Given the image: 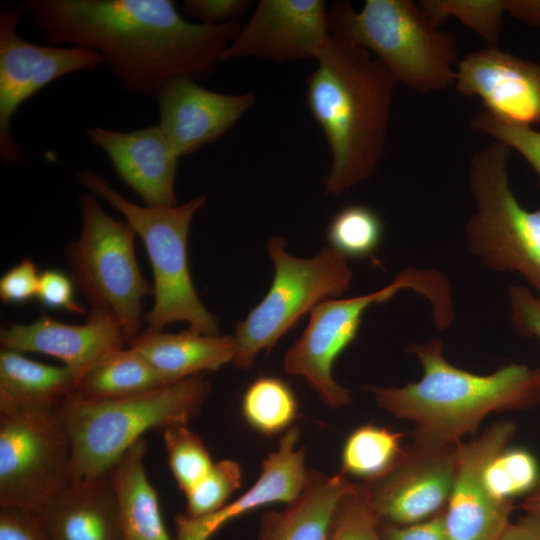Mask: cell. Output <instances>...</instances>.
Wrapping results in <instances>:
<instances>
[{
  "label": "cell",
  "mask_w": 540,
  "mask_h": 540,
  "mask_svg": "<svg viewBox=\"0 0 540 540\" xmlns=\"http://www.w3.org/2000/svg\"><path fill=\"white\" fill-rule=\"evenodd\" d=\"M31 26L48 45L96 52L123 90L155 99L172 78L209 76L242 28L183 18L170 0H26Z\"/></svg>",
  "instance_id": "6da1fadb"
},
{
  "label": "cell",
  "mask_w": 540,
  "mask_h": 540,
  "mask_svg": "<svg viewBox=\"0 0 540 540\" xmlns=\"http://www.w3.org/2000/svg\"><path fill=\"white\" fill-rule=\"evenodd\" d=\"M316 61L307 104L331 153L325 193L339 195L368 179L382 159L398 82L367 49L332 36Z\"/></svg>",
  "instance_id": "7a4b0ae2"
},
{
  "label": "cell",
  "mask_w": 540,
  "mask_h": 540,
  "mask_svg": "<svg viewBox=\"0 0 540 540\" xmlns=\"http://www.w3.org/2000/svg\"><path fill=\"white\" fill-rule=\"evenodd\" d=\"M418 359L423 375L400 387L367 385L377 405L412 421L413 439L455 445L474 436L491 413L519 411L540 402V367L511 363L480 375L451 364L443 342L433 338L406 347Z\"/></svg>",
  "instance_id": "3957f363"
},
{
  "label": "cell",
  "mask_w": 540,
  "mask_h": 540,
  "mask_svg": "<svg viewBox=\"0 0 540 540\" xmlns=\"http://www.w3.org/2000/svg\"><path fill=\"white\" fill-rule=\"evenodd\" d=\"M327 15L333 38L367 49L398 83L421 94L454 85L459 61L455 36L441 30L419 3L366 0L356 10L348 1H335Z\"/></svg>",
  "instance_id": "277c9868"
},
{
  "label": "cell",
  "mask_w": 540,
  "mask_h": 540,
  "mask_svg": "<svg viewBox=\"0 0 540 540\" xmlns=\"http://www.w3.org/2000/svg\"><path fill=\"white\" fill-rule=\"evenodd\" d=\"M203 374L115 400L70 396L59 410L71 442V482L104 476L149 429L184 424L200 411L210 392Z\"/></svg>",
  "instance_id": "5b68a950"
},
{
  "label": "cell",
  "mask_w": 540,
  "mask_h": 540,
  "mask_svg": "<svg viewBox=\"0 0 540 540\" xmlns=\"http://www.w3.org/2000/svg\"><path fill=\"white\" fill-rule=\"evenodd\" d=\"M76 178L91 194L117 209L144 243L154 278V304L143 317L147 331L159 332L170 323L185 321L191 329L217 335V319L204 307L194 289L187 257L190 224L205 204L206 196L181 205L139 206L94 171H78Z\"/></svg>",
  "instance_id": "8992f818"
},
{
  "label": "cell",
  "mask_w": 540,
  "mask_h": 540,
  "mask_svg": "<svg viewBox=\"0 0 540 540\" xmlns=\"http://www.w3.org/2000/svg\"><path fill=\"white\" fill-rule=\"evenodd\" d=\"M405 289L415 290L430 302L439 329L452 323L454 311L447 278L435 269L407 268L375 292L346 299H327L318 304L311 311L303 334L286 352L284 370L305 378L330 407L349 405L352 394L334 379L333 365L357 336L366 310Z\"/></svg>",
  "instance_id": "52a82bcc"
},
{
  "label": "cell",
  "mask_w": 540,
  "mask_h": 540,
  "mask_svg": "<svg viewBox=\"0 0 540 540\" xmlns=\"http://www.w3.org/2000/svg\"><path fill=\"white\" fill-rule=\"evenodd\" d=\"M511 149L498 141L470 161L474 211L464 227L467 248L483 265L520 274L540 297V207L525 209L508 179Z\"/></svg>",
  "instance_id": "ba28073f"
},
{
  "label": "cell",
  "mask_w": 540,
  "mask_h": 540,
  "mask_svg": "<svg viewBox=\"0 0 540 540\" xmlns=\"http://www.w3.org/2000/svg\"><path fill=\"white\" fill-rule=\"evenodd\" d=\"M285 238L275 236L267 243L274 264L271 286L258 305L236 325L235 366L249 369L257 354L270 350L318 304L346 291L353 273L347 258L331 247L305 259L290 255Z\"/></svg>",
  "instance_id": "9c48e42d"
},
{
  "label": "cell",
  "mask_w": 540,
  "mask_h": 540,
  "mask_svg": "<svg viewBox=\"0 0 540 540\" xmlns=\"http://www.w3.org/2000/svg\"><path fill=\"white\" fill-rule=\"evenodd\" d=\"M82 227L67 251L73 282L91 308L111 311L128 343L141 331L142 300L154 288L142 275L133 228L106 214L93 194L80 196Z\"/></svg>",
  "instance_id": "30bf717a"
},
{
  "label": "cell",
  "mask_w": 540,
  "mask_h": 540,
  "mask_svg": "<svg viewBox=\"0 0 540 540\" xmlns=\"http://www.w3.org/2000/svg\"><path fill=\"white\" fill-rule=\"evenodd\" d=\"M71 462L59 411L0 415V507L40 512L71 483Z\"/></svg>",
  "instance_id": "8fae6325"
},
{
  "label": "cell",
  "mask_w": 540,
  "mask_h": 540,
  "mask_svg": "<svg viewBox=\"0 0 540 540\" xmlns=\"http://www.w3.org/2000/svg\"><path fill=\"white\" fill-rule=\"evenodd\" d=\"M24 15L22 2L1 5L0 159L5 166L25 159L11 131L12 119L20 106L55 80L102 65L101 57L88 48L39 45L25 40L17 30Z\"/></svg>",
  "instance_id": "7c38bea8"
},
{
  "label": "cell",
  "mask_w": 540,
  "mask_h": 540,
  "mask_svg": "<svg viewBox=\"0 0 540 540\" xmlns=\"http://www.w3.org/2000/svg\"><path fill=\"white\" fill-rule=\"evenodd\" d=\"M457 445L413 439L388 472L365 481L379 522L409 525L443 511L453 487Z\"/></svg>",
  "instance_id": "4fadbf2b"
},
{
  "label": "cell",
  "mask_w": 540,
  "mask_h": 540,
  "mask_svg": "<svg viewBox=\"0 0 540 540\" xmlns=\"http://www.w3.org/2000/svg\"><path fill=\"white\" fill-rule=\"evenodd\" d=\"M515 432L514 422L501 420L478 437L457 445L456 472L444 510L449 540H498L511 522L513 502L490 492L484 472L489 462L508 447Z\"/></svg>",
  "instance_id": "5bb4252c"
},
{
  "label": "cell",
  "mask_w": 540,
  "mask_h": 540,
  "mask_svg": "<svg viewBox=\"0 0 540 540\" xmlns=\"http://www.w3.org/2000/svg\"><path fill=\"white\" fill-rule=\"evenodd\" d=\"M331 41L322 0H261L221 62L255 57L276 62L318 59Z\"/></svg>",
  "instance_id": "9a60e30c"
},
{
  "label": "cell",
  "mask_w": 540,
  "mask_h": 540,
  "mask_svg": "<svg viewBox=\"0 0 540 540\" xmlns=\"http://www.w3.org/2000/svg\"><path fill=\"white\" fill-rule=\"evenodd\" d=\"M463 96H478L484 110L520 126L540 124V65L488 46L468 53L456 66L453 85Z\"/></svg>",
  "instance_id": "2e32d148"
},
{
  "label": "cell",
  "mask_w": 540,
  "mask_h": 540,
  "mask_svg": "<svg viewBox=\"0 0 540 540\" xmlns=\"http://www.w3.org/2000/svg\"><path fill=\"white\" fill-rule=\"evenodd\" d=\"M155 100L158 125L180 158L223 136L256 98L251 92L235 95L208 90L184 75L170 79Z\"/></svg>",
  "instance_id": "e0dca14e"
},
{
  "label": "cell",
  "mask_w": 540,
  "mask_h": 540,
  "mask_svg": "<svg viewBox=\"0 0 540 540\" xmlns=\"http://www.w3.org/2000/svg\"><path fill=\"white\" fill-rule=\"evenodd\" d=\"M2 349L36 352L64 362L77 381L110 352L128 344L115 315L106 309L91 308L81 325L59 322L42 315L30 324H10L0 331Z\"/></svg>",
  "instance_id": "ac0fdd59"
},
{
  "label": "cell",
  "mask_w": 540,
  "mask_h": 540,
  "mask_svg": "<svg viewBox=\"0 0 540 540\" xmlns=\"http://www.w3.org/2000/svg\"><path fill=\"white\" fill-rule=\"evenodd\" d=\"M86 135L146 206L177 205L174 181L179 157L158 124L126 132L92 127Z\"/></svg>",
  "instance_id": "d6986e66"
},
{
  "label": "cell",
  "mask_w": 540,
  "mask_h": 540,
  "mask_svg": "<svg viewBox=\"0 0 540 540\" xmlns=\"http://www.w3.org/2000/svg\"><path fill=\"white\" fill-rule=\"evenodd\" d=\"M299 434L297 426L284 433L278 449L262 462L256 482L233 502L198 518L178 514L175 517L176 540H208L224 524L256 508L295 500L304 490L309 476L305 449L296 448Z\"/></svg>",
  "instance_id": "ffe728a7"
},
{
  "label": "cell",
  "mask_w": 540,
  "mask_h": 540,
  "mask_svg": "<svg viewBox=\"0 0 540 540\" xmlns=\"http://www.w3.org/2000/svg\"><path fill=\"white\" fill-rule=\"evenodd\" d=\"M36 514L51 540H122L116 496L107 474L71 482Z\"/></svg>",
  "instance_id": "44dd1931"
},
{
  "label": "cell",
  "mask_w": 540,
  "mask_h": 540,
  "mask_svg": "<svg viewBox=\"0 0 540 540\" xmlns=\"http://www.w3.org/2000/svg\"><path fill=\"white\" fill-rule=\"evenodd\" d=\"M75 386L76 377L66 366H51L1 349L0 415L57 413Z\"/></svg>",
  "instance_id": "7402d4cb"
},
{
  "label": "cell",
  "mask_w": 540,
  "mask_h": 540,
  "mask_svg": "<svg viewBox=\"0 0 540 540\" xmlns=\"http://www.w3.org/2000/svg\"><path fill=\"white\" fill-rule=\"evenodd\" d=\"M353 482L341 471H309L302 493L281 511L261 518L258 540H329L336 512Z\"/></svg>",
  "instance_id": "603a6c76"
},
{
  "label": "cell",
  "mask_w": 540,
  "mask_h": 540,
  "mask_svg": "<svg viewBox=\"0 0 540 540\" xmlns=\"http://www.w3.org/2000/svg\"><path fill=\"white\" fill-rule=\"evenodd\" d=\"M127 345L169 383L216 371L233 361L236 351L233 335H207L191 328L179 333L146 330Z\"/></svg>",
  "instance_id": "cb8c5ba5"
},
{
  "label": "cell",
  "mask_w": 540,
  "mask_h": 540,
  "mask_svg": "<svg viewBox=\"0 0 540 540\" xmlns=\"http://www.w3.org/2000/svg\"><path fill=\"white\" fill-rule=\"evenodd\" d=\"M146 450V441L139 439L107 473L116 496L122 540H173L145 471Z\"/></svg>",
  "instance_id": "d4e9b609"
},
{
  "label": "cell",
  "mask_w": 540,
  "mask_h": 540,
  "mask_svg": "<svg viewBox=\"0 0 540 540\" xmlns=\"http://www.w3.org/2000/svg\"><path fill=\"white\" fill-rule=\"evenodd\" d=\"M169 382L131 347L116 349L92 366L76 383L72 396L108 401L138 395Z\"/></svg>",
  "instance_id": "484cf974"
},
{
  "label": "cell",
  "mask_w": 540,
  "mask_h": 540,
  "mask_svg": "<svg viewBox=\"0 0 540 540\" xmlns=\"http://www.w3.org/2000/svg\"><path fill=\"white\" fill-rule=\"evenodd\" d=\"M404 436L403 432L374 424L358 426L343 444L341 472L361 481L384 475L399 459Z\"/></svg>",
  "instance_id": "4316f807"
},
{
  "label": "cell",
  "mask_w": 540,
  "mask_h": 540,
  "mask_svg": "<svg viewBox=\"0 0 540 540\" xmlns=\"http://www.w3.org/2000/svg\"><path fill=\"white\" fill-rule=\"evenodd\" d=\"M297 399L282 379L262 376L246 389L241 402L245 421L257 432L272 436L286 432L297 415Z\"/></svg>",
  "instance_id": "83f0119b"
},
{
  "label": "cell",
  "mask_w": 540,
  "mask_h": 540,
  "mask_svg": "<svg viewBox=\"0 0 540 540\" xmlns=\"http://www.w3.org/2000/svg\"><path fill=\"white\" fill-rule=\"evenodd\" d=\"M380 216L363 205H350L337 212L327 229L330 247L347 257H372L383 237Z\"/></svg>",
  "instance_id": "f1b7e54d"
},
{
  "label": "cell",
  "mask_w": 540,
  "mask_h": 540,
  "mask_svg": "<svg viewBox=\"0 0 540 540\" xmlns=\"http://www.w3.org/2000/svg\"><path fill=\"white\" fill-rule=\"evenodd\" d=\"M419 5L438 26L455 17L489 46H497L506 0H423Z\"/></svg>",
  "instance_id": "f546056e"
},
{
  "label": "cell",
  "mask_w": 540,
  "mask_h": 540,
  "mask_svg": "<svg viewBox=\"0 0 540 540\" xmlns=\"http://www.w3.org/2000/svg\"><path fill=\"white\" fill-rule=\"evenodd\" d=\"M540 467L527 449L506 447L487 465L484 479L490 492L501 500L529 494L536 486Z\"/></svg>",
  "instance_id": "4dcf8cb0"
},
{
  "label": "cell",
  "mask_w": 540,
  "mask_h": 540,
  "mask_svg": "<svg viewBox=\"0 0 540 540\" xmlns=\"http://www.w3.org/2000/svg\"><path fill=\"white\" fill-rule=\"evenodd\" d=\"M168 464L181 491L186 493L212 468L213 461L201 438L187 425L163 430Z\"/></svg>",
  "instance_id": "1f68e13d"
},
{
  "label": "cell",
  "mask_w": 540,
  "mask_h": 540,
  "mask_svg": "<svg viewBox=\"0 0 540 540\" xmlns=\"http://www.w3.org/2000/svg\"><path fill=\"white\" fill-rule=\"evenodd\" d=\"M241 483L242 470L238 462L223 459L214 463L209 472L185 493V515L198 518L219 510Z\"/></svg>",
  "instance_id": "d6a6232c"
},
{
  "label": "cell",
  "mask_w": 540,
  "mask_h": 540,
  "mask_svg": "<svg viewBox=\"0 0 540 540\" xmlns=\"http://www.w3.org/2000/svg\"><path fill=\"white\" fill-rule=\"evenodd\" d=\"M329 540H384L365 481L353 482L342 497Z\"/></svg>",
  "instance_id": "836d02e7"
},
{
  "label": "cell",
  "mask_w": 540,
  "mask_h": 540,
  "mask_svg": "<svg viewBox=\"0 0 540 540\" xmlns=\"http://www.w3.org/2000/svg\"><path fill=\"white\" fill-rule=\"evenodd\" d=\"M471 128L490 136L494 141L518 152L538 175L540 189V132L533 127L520 126L496 118L483 110L470 121Z\"/></svg>",
  "instance_id": "e575fe53"
},
{
  "label": "cell",
  "mask_w": 540,
  "mask_h": 540,
  "mask_svg": "<svg viewBox=\"0 0 540 540\" xmlns=\"http://www.w3.org/2000/svg\"><path fill=\"white\" fill-rule=\"evenodd\" d=\"M510 320L515 332L540 342V297L521 285L508 287Z\"/></svg>",
  "instance_id": "d590c367"
},
{
  "label": "cell",
  "mask_w": 540,
  "mask_h": 540,
  "mask_svg": "<svg viewBox=\"0 0 540 540\" xmlns=\"http://www.w3.org/2000/svg\"><path fill=\"white\" fill-rule=\"evenodd\" d=\"M72 280L62 271L50 269L39 276L37 298L45 307L83 314L85 309L75 300Z\"/></svg>",
  "instance_id": "8d00e7d4"
},
{
  "label": "cell",
  "mask_w": 540,
  "mask_h": 540,
  "mask_svg": "<svg viewBox=\"0 0 540 540\" xmlns=\"http://www.w3.org/2000/svg\"><path fill=\"white\" fill-rule=\"evenodd\" d=\"M39 276L34 262L26 258L0 279V298L4 303L20 304L37 297Z\"/></svg>",
  "instance_id": "74e56055"
},
{
  "label": "cell",
  "mask_w": 540,
  "mask_h": 540,
  "mask_svg": "<svg viewBox=\"0 0 540 540\" xmlns=\"http://www.w3.org/2000/svg\"><path fill=\"white\" fill-rule=\"evenodd\" d=\"M251 3L247 0H187L183 11L199 24L219 26L238 20Z\"/></svg>",
  "instance_id": "f35d334b"
},
{
  "label": "cell",
  "mask_w": 540,
  "mask_h": 540,
  "mask_svg": "<svg viewBox=\"0 0 540 540\" xmlns=\"http://www.w3.org/2000/svg\"><path fill=\"white\" fill-rule=\"evenodd\" d=\"M0 540L51 538L36 513L15 507H0Z\"/></svg>",
  "instance_id": "ab89813d"
},
{
  "label": "cell",
  "mask_w": 540,
  "mask_h": 540,
  "mask_svg": "<svg viewBox=\"0 0 540 540\" xmlns=\"http://www.w3.org/2000/svg\"><path fill=\"white\" fill-rule=\"evenodd\" d=\"M444 510L427 520L409 525L379 522L381 535L384 540H449Z\"/></svg>",
  "instance_id": "60d3db41"
},
{
  "label": "cell",
  "mask_w": 540,
  "mask_h": 540,
  "mask_svg": "<svg viewBox=\"0 0 540 540\" xmlns=\"http://www.w3.org/2000/svg\"><path fill=\"white\" fill-rule=\"evenodd\" d=\"M498 540H540V520L531 514L510 522Z\"/></svg>",
  "instance_id": "b9f144b4"
},
{
  "label": "cell",
  "mask_w": 540,
  "mask_h": 540,
  "mask_svg": "<svg viewBox=\"0 0 540 540\" xmlns=\"http://www.w3.org/2000/svg\"><path fill=\"white\" fill-rule=\"evenodd\" d=\"M506 12L531 26H540V0H506Z\"/></svg>",
  "instance_id": "7bdbcfd3"
},
{
  "label": "cell",
  "mask_w": 540,
  "mask_h": 540,
  "mask_svg": "<svg viewBox=\"0 0 540 540\" xmlns=\"http://www.w3.org/2000/svg\"><path fill=\"white\" fill-rule=\"evenodd\" d=\"M522 508L527 514H531L540 520V475L536 486L525 496Z\"/></svg>",
  "instance_id": "ee69618b"
}]
</instances>
